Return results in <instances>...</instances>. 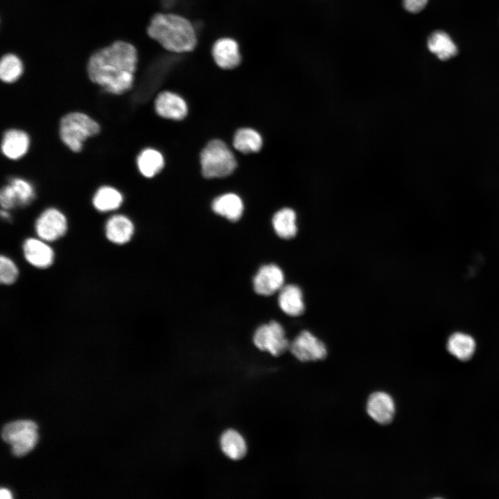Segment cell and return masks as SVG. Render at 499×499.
I'll list each match as a JSON object with an SVG mask.
<instances>
[{
    "mask_svg": "<svg viewBox=\"0 0 499 499\" xmlns=\"http://www.w3.org/2000/svg\"><path fill=\"white\" fill-rule=\"evenodd\" d=\"M211 55L216 64L223 69H232L241 62L239 45L230 37L217 40L212 46Z\"/></svg>",
    "mask_w": 499,
    "mask_h": 499,
    "instance_id": "11",
    "label": "cell"
},
{
    "mask_svg": "<svg viewBox=\"0 0 499 499\" xmlns=\"http://www.w3.org/2000/svg\"><path fill=\"white\" fill-rule=\"evenodd\" d=\"M68 228L65 215L55 207L44 210L37 217L35 223V230L38 238L53 242L62 237Z\"/></svg>",
    "mask_w": 499,
    "mask_h": 499,
    "instance_id": "7",
    "label": "cell"
},
{
    "mask_svg": "<svg viewBox=\"0 0 499 499\" xmlns=\"http://www.w3.org/2000/svg\"><path fill=\"white\" fill-rule=\"evenodd\" d=\"M23 253L26 261L37 268H47L54 261L53 250L48 242L40 238H27L23 244Z\"/></svg>",
    "mask_w": 499,
    "mask_h": 499,
    "instance_id": "10",
    "label": "cell"
},
{
    "mask_svg": "<svg viewBox=\"0 0 499 499\" xmlns=\"http://www.w3.org/2000/svg\"><path fill=\"white\" fill-rule=\"evenodd\" d=\"M137 166L143 177L151 178L162 170L164 166V159L157 150L147 148L142 150L138 155Z\"/></svg>",
    "mask_w": 499,
    "mask_h": 499,
    "instance_id": "19",
    "label": "cell"
},
{
    "mask_svg": "<svg viewBox=\"0 0 499 499\" xmlns=\"http://www.w3.org/2000/svg\"><path fill=\"white\" fill-rule=\"evenodd\" d=\"M92 204L99 212H110L118 209L123 202L122 193L110 185L100 186L94 193Z\"/></svg>",
    "mask_w": 499,
    "mask_h": 499,
    "instance_id": "16",
    "label": "cell"
},
{
    "mask_svg": "<svg viewBox=\"0 0 499 499\" xmlns=\"http://www.w3.org/2000/svg\"><path fill=\"white\" fill-rule=\"evenodd\" d=\"M241 198L234 193H225L217 197L212 202L213 211L231 221L238 220L243 212Z\"/></svg>",
    "mask_w": 499,
    "mask_h": 499,
    "instance_id": "18",
    "label": "cell"
},
{
    "mask_svg": "<svg viewBox=\"0 0 499 499\" xmlns=\"http://www.w3.org/2000/svg\"><path fill=\"white\" fill-rule=\"evenodd\" d=\"M0 204L2 209L6 210H10L19 206L15 192L9 183L5 184L1 189Z\"/></svg>",
    "mask_w": 499,
    "mask_h": 499,
    "instance_id": "28",
    "label": "cell"
},
{
    "mask_svg": "<svg viewBox=\"0 0 499 499\" xmlns=\"http://www.w3.org/2000/svg\"><path fill=\"white\" fill-rule=\"evenodd\" d=\"M283 282V271L278 265L271 263L259 268L254 277L253 286L257 294L269 296L280 290Z\"/></svg>",
    "mask_w": 499,
    "mask_h": 499,
    "instance_id": "9",
    "label": "cell"
},
{
    "mask_svg": "<svg viewBox=\"0 0 499 499\" xmlns=\"http://www.w3.org/2000/svg\"><path fill=\"white\" fill-rule=\"evenodd\" d=\"M446 348L451 355L460 360L466 361L473 355L476 344L470 335L457 332L448 338Z\"/></svg>",
    "mask_w": 499,
    "mask_h": 499,
    "instance_id": "20",
    "label": "cell"
},
{
    "mask_svg": "<svg viewBox=\"0 0 499 499\" xmlns=\"http://www.w3.org/2000/svg\"><path fill=\"white\" fill-rule=\"evenodd\" d=\"M292 354L302 362L316 361L324 359L327 354L325 344L310 332L301 331L290 343Z\"/></svg>",
    "mask_w": 499,
    "mask_h": 499,
    "instance_id": "8",
    "label": "cell"
},
{
    "mask_svg": "<svg viewBox=\"0 0 499 499\" xmlns=\"http://www.w3.org/2000/svg\"><path fill=\"white\" fill-rule=\"evenodd\" d=\"M202 173L207 178L224 177L236 168V158L227 144L221 140L209 141L200 154Z\"/></svg>",
    "mask_w": 499,
    "mask_h": 499,
    "instance_id": "4",
    "label": "cell"
},
{
    "mask_svg": "<svg viewBox=\"0 0 499 499\" xmlns=\"http://www.w3.org/2000/svg\"><path fill=\"white\" fill-rule=\"evenodd\" d=\"M134 232L132 221L125 215L115 214L106 221L105 233L112 243L123 245L128 243Z\"/></svg>",
    "mask_w": 499,
    "mask_h": 499,
    "instance_id": "15",
    "label": "cell"
},
{
    "mask_svg": "<svg viewBox=\"0 0 499 499\" xmlns=\"http://www.w3.org/2000/svg\"><path fill=\"white\" fill-rule=\"evenodd\" d=\"M367 411L369 416L376 422L382 425L388 424L394 416V400L387 393L374 392L368 399Z\"/></svg>",
    "mask_w": 499,
    "mask_h": 499,
    "instance_id": "13",
    "label": "cell"
},
{
    "mask_svg": "<svg viewBox=\"0 0 499 499\" xmlns=\"http://www.w3.org/2000/svg\"><path fill=\"white\" fill-rule=\"evenodd\" d=\"M253 341L259 349L274 356L283 353L290 346L283 326L276 321L259 326L254 334Z\"/></svg>",
    "mask_w": 499,
    "mask_h": 499,
    "instance_id": "6",
    "label": "cell"
},
{
    "mask_svg": "<svg viewBox=\"0 0 499 499\" xmlns=\"http://www.w3.org/2000/svg\"><path fill=\"white\" fill-rule=\"evenodd\" d=\"M279 305L286 314L290 316L300 315L304 310V303L301 289L292 284L280 289Z\"/></svg>",
    "mask_w": 499,
    "mask_h": 499,
    "instance_id": "17",
    "label": "cell"
},
{
    "mask_svg": "<svg viewBox=\"0 0 499 499\" xmlns=\"http://www.w3.org/2000/svg\"><path fill=\"white\" fill-rule=\"evenodd\" d=\"M155 107L160 116L173 120L184 119L188 112L185 100L177 94L168 91L158 94Z\"/></svg>",
    "mask_w": 499,
    "mask_h": 499,
    "instance_id": "14",
    "label": "cell"
},
{
    "mask_svg": "<svg viewBox=\"0 0 499 499\" xmlns=\"http://www.w3.org/2000/svg\"><path fill=\"white\" fill-rule=\"evenodd\" d=\"M428 47L430 51L443 61L455 56L458 52L456 45L449 35L440 30L430 35L428 40Z\"/></svg>",
    "mask_w": 499,
    "mask_h": 499,
    "instance_id": "21",
    "label": "cell"
},
{
    "mask_svg": "<svg viewBox=\"0 0 499 499\" xmlns=\"http://www.w3.org/2000/svg\"><path fill=\"white\" fill-rule=\"evenodd\" d=\"M19 275V270L15 263L7 256L0 258V280L5 285L15 283Z\"/></svg>",
    "mask_w": 499,
    "mask_h": 499,
    "instance_id": "27",
    "label": "cell"
},
{
    "mask_svg": "<svg viewBox=\"0 0 499 499\" xmlns=\"http://www.w3.org/2000/svg\"><path fill=\"white\" fill-rule=\"evenodd\" d=\"M148 34L166 50L183 53L197 44L195 28L186 18L173 13H158L150 20Z\"/></svg>",
    "mask_w": 499,
    "mask_h": 499,
    "instance_id": "2",
    "label": "cell"
},
{
    "mask_svg": "<svg viewBox=\"0 0 499 499\" xmlns=\"http://www.w3.org/2000/svg\"><path fill=\"white\" fill-rule=\"evenodd\" d=\"M4 441L12 446L14 455L21 457L29 453L36 445L37 426L32 421L22 420L6 424L1 432Z\"/></svg>",
    "mask_w": 499,
    "mask_h": 499,
    "instance_id": "5",
    "label": "cell"
},
{
    "mask_svg": "<svg viewBox=\"0 0 499 499\" xmlns=\"http://www.w3.org/2000/svg\"><path fill=\"white\" fill-rule=\"evenodd\" d=\"M23 64L21 60L13 54L4 55L0 63V78L6 83L16 82L22 75Z\"/></svg>",
    "mask_w": 499,
    "mask_h": 499,
    "instance_id": "25",
    "label": "cell"
},
{
    "mask_svg": "<svg viewBox=\"0 0 499 499\" xmlns=\"http://www.w3.org/2000/svg\"><path fill=\"white\" fill-rule=\"evenodd\" d=\"M8 183L13 188L20 207L30 204L35 199V192L33 185L22 177H13Z\"/></svg>",
    "mask_w": 499,
    "mask_h": 499,
    "instance_id": "26",
    "label": "cell"
},
{
    "mask_svg": "<svg viewBox=\"0 0 499 499\" xmlns=\"http://www.w3.org/2000/svg\"><path fill=\"white\" fill-rule=\"evenodd\" d=\"M137 64L134 46L116 41L90 57L87 72L91 82L107 92L122 94L132 87Z\"/></svg>",
    "mask_w": 499,
    "mask_h": 499,
    "instance_id": "1",
    "label": "cell"
},
{
    "mask_svg": "<svg viewBox=\"0 0 499 499\" xmlns=\"http://www.w3.org/2000/svg\"><path fill=\"white\" fill-rule=\"evenodd\" d=\"M0 498L2 499H10L12 495L8 489L2 488L0 491Z\"/></svg>",
    "mask_w": 499,
    "mask_h": 499,
    "instance_id": "30",
    "label": "cell"
},
{
    "mask_svg": "<svg viewBox=\"0 0 499 499\" xmlns=\"http://www.w3.org/2000/svg\"><path fill=\"white\" fill-rule=\"evenodd\" d=\"M100 130L99 123L82 112H71L64 115L59 123V136L70 150L79 152L85 141L97 135Z\"/></svg>",
    "mask_w": 499,
    "mask_h": 499,
    "instance_id": "3",
    "label": "cell"
},
{
    "mask_svg": "<svg viewBox=\"0 0 499 499\" xmlns=\"http://www.w3.org/2000/svg\"><path fill=\"white\" fill-rule=\"evenodd\" d=\"M220 446L224 454L234 460L243 458L247 451L245 439L234 430H228L222 435Z\"/></svg>",
    "mask_w": 499,
    "mask_h": 499,
    "instance_id": "23",
    "label": "cell"
},
{
    "mask_svg": "<svg viewBox=\"0 0 499 499\" xmlns=\"http://www.w3.org/2000/svg\"><path fill=\"white\" fill-rule=\"evenodd\" d=\"M272 225L276 234L281 238L290 239L297 231L295 212L290 208H283L275 213Z\"/></svg>",
    "mask_w": 499,
    "mask_h": 499,
    "instance_id": "22",
    "label": "cell"
},
{
    "mask_svg": "<svg viewBox=\"0 0 499 499\" xmlns=\"http://www.w3.org/2000/svg\"><path fill=\"white\" fill-rule=\"evenodd\" d=\"M29 135L23 130L10 128L5 131L1 140V152L8 159L18 160L25 156L29 150Z\"/></svg>",
    "mask_w": 499,
    "mask_h": 499,
    "instance_id": "12",
    "label": "cell"
},
{
    "mask_svg": "<svg viewBox=\"0 0 499 499\" xmlns=\"http://www.w3.org/2000/svg\"><path fill=\"white\" fill-rule=\"evenodd\" d=\"M233 144L237 150L243 153L255 152L261 148L263 141L255 130L241 128L236 132Z\"/></svg>",
    "mask_w": 499,
    "mask_h": 499,
    "instance_id": "24",
    "label": "cell"
},
{
    "mask_svg": "<svg viewBox=\"0 0 499 499\" xmlns=\"http://www.w3.org/2000/svg\"><path fill=\"white\" fill-rule=\"evenodd\" d=\"M428 3V0H403V6L409 12L417 13L421 11Z\"/></svg>",
    "mask_w": 499,
    "mask_h": 499,
    "instance_id": "29",
    "label": "cell"
}]
</instances>
